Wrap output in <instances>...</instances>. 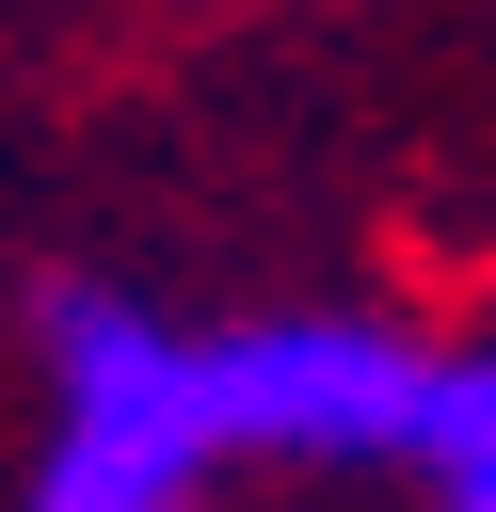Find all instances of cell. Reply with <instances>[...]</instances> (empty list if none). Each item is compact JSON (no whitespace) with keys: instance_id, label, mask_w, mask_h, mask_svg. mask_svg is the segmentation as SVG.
<instances>
[{"instance_id":"obj_2","label":"cell","mask_w":496,"mask_h":512,"mask_svg":"<svg viewBox=\"0 0 496 512\" xmlns=\"http://www.w3.org/2000/svg\"><path fill=\"white\" fill-rule=\"evenodd\" d=\"M448 400V352H416L400 320H240L208 336V416L224 448L272 464H416Z\"/></svg>"},{"instance_id":"obj_1","label":"cell","mask_w":496,"mask_h":512,"mask_svg":"<svg viewBox=\"0 0 496 512\" xmlns=\"http://www.w3.org/2000/svg\"><path fill=\"white\" fill-rule=\"evenodd\" d=\"M208 336L144 320L128 288H48V464L32 512H176L208 480Z\"/></svg>"},{"instance_id":"obj_3","label":"cell","mask_w":496,"mask_h":512,"mask_svg":"<svg viewBox=\"0 0 496 512\" xmlns=\"http://www.w3.org/2000/svg\"><path fill=\"white\" fill-rule=\"evenodd\" d=\"M432 480H448V512H496V352H464L448 368V400H432V448H416Z\"/></svg>"}]
</instances>
